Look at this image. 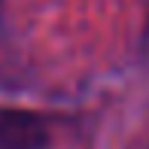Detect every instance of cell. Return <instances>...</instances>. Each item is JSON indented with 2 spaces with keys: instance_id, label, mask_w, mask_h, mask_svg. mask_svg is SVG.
Returning <instances> with one entry per match:
<instances>
[{
  "instance_id": "3",
  "label": "cell",
  "mask_w": 149,
  "mask_h": 149,
  "mask_svg": "<svg viewBox=\"0 0 149 149\" xmlns=\"http://www.w3.org/2000/svg\"><path fill=\"white\" fill-rule=\"evenodd\" d=\"M146 46H149V33H146Z\"/></svg>"
},
{
  "instance_id": "2",
  "label": "cell",
  "mask_w": 149,
  "mask_h": 149,
  "mask_svg": "<svg viewBox=\"0 0 149 149\" xmlns=\"http://www.w3.org/2000/svg\"><path fill=\"white\" fill-rule=\"evenodd\" d=\"M131 149H149V137H143V140H137Z\"/></svg>"
},
{
  "instance_id": "1",
  "label": "cell",
  "mask_w": 149,
  "mask_h": 149,
  "mask_svg": "<svg viewBox=\"0 0 149 149\" xmlns=\"http://www.w3.org/2000/svg\"><path fill=\"white\" fill-rule=\"evenodd\" d=\"M52 134L43 116L31 110L0 113V149H49Z\"/></svg>"
}]
</instances>
